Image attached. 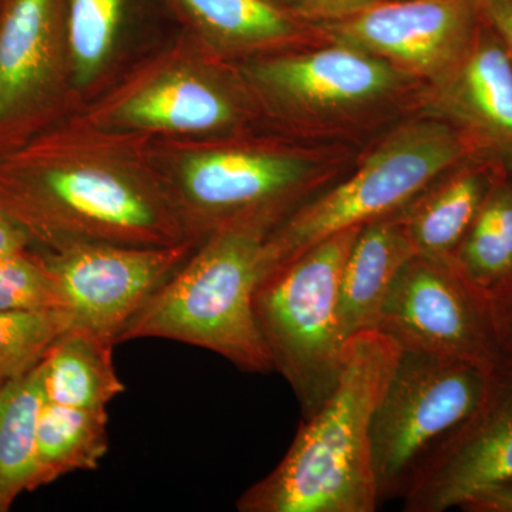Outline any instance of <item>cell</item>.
Segmentation results:
<instances>
[{
    "instance_id": "16",
    "label": "cell",
    "mask_w": 512,
    "mask_h": 512,
    "mask_svg": "<svg viewBox=\"0 0 512 512\" xmlns=\"http://www.w3.org/2000/svg\"><path fill=\"white\" fill-rule=\"evenodd\" d=\"M414 255L403 208L362 225L339 282V320L346 340L377 329L390 286Z\"/></svg>"
},
{
    "instance_id": "21",
    "label": "cell",
    "mask_w": 512,
    "mask_h": 512,
    "mask_svg": "<svg viewBox=\"0 0 512 512\" xmlns=\"http://www.w3.org/2000/svg\"><path fill=\"white\" fill-rule=\"evenodd\" d=\"M202 29L229 46L306 42L318 45L313 26L265 0H175Z\"/></svg>"
},
{
    "instance_id": "22",
    "label": "cell",
    "mask_w": 512,
    "mask_h": 512,
    "mask_svg": "<svg viewBox=\"0 0 512 512\" xmlns=\"http://www.w3.org/2000/svg\"><path fill=\"white\" fill-rule=\"evenodd\" d=\"M451 259L487 295L512 279V168L494 185Z\"/></svg>"
},
{
    "instance_id": "14",
    "label": "cell",
    "mask_w": 512,
    "mask_h": 512,
    "mask_svg": "<svg viewBox=\"0 0 512 512\" xmlns=\"http://www.w3.org/2000/svg\"><path fill=\"white\" fill-rule=\"evenodd\" d=\"M66 0H0V154L42 109Z\"/></svg>"
},
{
    "instance_id": "33",
    "label": "cell",
    "mask_w": 512,
    "mask_h": 512,
    "mask_svg": "<svg viewBox=\"0 0 512 512\" xmlns=\"http://www.w3.org/2000/svg\"><path fill=\"white\" fill-rule=\"evenodd\" d=\"M6 377L3 375H0V386H2V383L5 382Z\"/></svg>"
},
{
    "instance_id": "13",
    "label": "cell",
    "mask_w": 512,
    "mask_h": 512,
    "mask_svg": "<svg viewBox=\"0 0 512 512\" xmlns=\"http://www.w3.org/2000/svg\"><path fill=\"white\" fill-rule=\"evenodd\" d=\"M421 109L460 128L478 150L512 163V60L481 19L466 55L426 87Z\"/></svg>"
},
{
    "instance_id": "30",
    "label": "cell",
    "mask_w": 512,
    "mask_h": 512,
    "mask_svg": "<svg viewBox=\"0 0 512 512\" xmlns=\"http://www.w3.org/2000/svg\"><path fill=\"white\" fill-rule=\"evenodd\" d=\"M28 235L0 210V258L28 249Z\"/></svg>"
},
{
    "instance_id": "19",
    "label": "cell",
    "mask_w": 512,
    "mask_h": 512,
    "mask_svg": "<svg viewBox=\"0 0 512 512\" xmlns=\"http://www.w3.org/2000/svg\"><path fill=\"white\" fill-rule=\"evenodd\" d=\"M39 363L0 386V495L10 504L35 490L37 427L46 402Z\"/></svg>"
},
{
    "instance_id": "15",
    "label": "cell",
    "mask_w": 512,
    "mask_h": 512,
    "mask_svg": "<svg viewBox=\"0 0 512 512\" xmlns=\"http://www.w3.org/2000/svg\"><path fill=\"white\" fill-rule=\"evenodd\" d=\"M511 168V161L488 151H478L441 175L403 207L417 254L453 258L488 194Z\"/></svg>"
},
{
    "instance_id": "28",
    "label": "cell",
    "mask_w": 512,
    "mask_h": 512,
    "mask_svg": "<svg viewBox=\"0 0 512 512\" xmlns=\"http://www.w3.org/2000/svg\"><path fill=\"white\" fill-rule=\"evenodd\" d=\"M481 22L493 30L512 60V0H476Z\"/></svg>"
},
{
    "instance_id": "10",
    "label": "cell",
    "mask_w": 512,
    "mask_h": 512,
    "mask_svg": "<svg viewBox=\"0 0 512 512\" xmlns=\"http://www.w3.org/2000/svg\"><path fill=\"white\" fill-rule=\"evenodd\" d=\"M478 26L476 0H383L348 19L313 28L320 42L379 57L427 87L466 55Z\"/></svg>"
},
{
    "instance_id": "31",
    "label": "cell",
    "mask_w": 512,
    "mask_h": 512,
    "mask_svg": "<svg viewBox=\"0 0 512 512\" xmlns=\"http://www.w3.org/2000/svg\"><path fill=\"white\" fill-rule=\"evenodd\" d=\"M265 2L271 3V5L276 6V8L288 10V12L291 13L296 5V0H265Z\"/></svg>"
},
{
    "instance_id": "7",
    "label": "cell",
    "mask_w": 512,
    "mask_h": 512,
    "mask_svg": "<svg viewBox=\"0 0 512 512\" xmlns=\"http://www.w3.org/2000/svg\"><path fill=\"white\" fill-rule=\"evenodd\" d=\"M252 82L293 120L318 134L343 133L423 107L426 86L379 57L338 43L249 67Z\"/></svg>"
},
{
    "instance_id": "29",
    "label": "cell",
    "mask_w": 512,
    "mask_h": 512,
    "mask_svg": "<svg viewBox=\"0 0 512 512\" xmlns=\"http://www.w3.org/2000/svg\"><path fill=\"white\" fill-rule=\"evenodd\" d=\"M458 508L466 512H512V481L484 488Z\"/></svg>"
},
{
    "instance_id": "18",
    "label": "cell",
    "mask_w": 512,
    "mask_h": 512,
    "mask_svg": "<svg viewBox=\"0 0 512 512\" xmlns=\"http://www.w3.org/2000/svg\"><path fill=\"white\" fill-rule=\"evenodd\" d=\"M107 410L45 402L37 427L35 490L74 471H92L109 450Z\"/></svg>"
},
{
    "instance_id": "9",
    "label": "cell",
    "mask_w": 512,
    "mask_h": 512,
    "mask_svg": "<svg viewBox=\"0 0 512 512\" xmlns=\"http://www.w3.org/2000/svg\"><path fill=\"white\" fill-rule=\"evenodd\" d=\"M325 154L220 150L198 154L181 174L185 201L212 227L252 218L282 221L335 175Z\"/></svg>"
},
{
    "instance_id": "11",
    "label": "cell",
    "mask_w": 512,
    "mask_h": 512,
    "mask_svg": "<svg viewBox=\"0 0 512 512\" xmlns=\"http://www.w3.org/2000/svg\"><path fill=\"white\" fill-rule=\"evenodd\" d=\"M188 251L184 242L170 247L96 244L40 258L77 325L117 345L121 332L184 264Z\"/></svg>"
},
{
    "instance_id": "2",
    "label": "cell",
    "mask_w": 512,
    "mask_h": 512,
    "mask_svg": "<svg viewBox=\"0 0 512 512\" xmlns=\"http://www.w3.org/2000/svg\"><path fill=\"white\" fill-rule=\"evenodd\" d=\"M278 222L252 218L212 232L128 323L117 345L141 338L177 340L211 350L245 372L274 370L252 301L265 239Z\"/></svg>"
},
{
    "instance_id": "1",
    "label": "cell",
    "mask_w": 512,
    "mask_h": 512,
    "mask_svg": "<svg viewBox=\"0 0 512 512\" xmlns=\"http://www.w3.org/2000/svg\"><path fill=\"white\" fill-rule=\"evenodd\" d=\"M399 355L380 330L352 336L335 389L305 417L278 467L241 495L238 511L375 512L370 430Z\"/></svg>"
},
{
    "instance_id": "3",
    "label": "cell",
    "mask_w": 512,
    "mask_h": 512,
    "mask_svg": "<svg viewBox=\"0 0 512 512\" xmlns=\"http://www.w3.org/2000/svg\"><path fill=\"white\" fill-rule=\"evenodd\" d=\"M478 151L460 128L436 114L424 111L404 121L366 154L352 174L320 190L271 229L261 279L332 235L402 210Z\"/></svg>"
},
{
    "instance_id": "26",
    "label": "cell",
    "mask_w": 512,
    "mask_h": 512,
    "mask_svg": "<svg viewBox=\"0 0 512 512\" xmlns=\"http://www.w3.org/2000/svg\"><path fill=\"white\" fill-rule=\"evenodd\" d=\"M383 0H296L292 13L311 26L348 19Z\"/></svg>"
},
{
    "instance_id": "5",
    "label": "cell",
    "mask_w": 512,
    "mask_h": 512,
    "mask_svg": "<svg viewBox=\"0 0 512 512\" xmlns=\"http://www.w3.org/2000/svg\"><path fill=\"white\" fill-rule=\"evenodd\" d=\"M360 228L332 235L258 282L254 313L272 366L291 384L305 417L335 389L348 340L338 301L343 265Z\"/></svg>"
},
{
    "instance_id": "12",
    "label": "cell",
    "mask_w": 512,
    "mask_h": 512,
    "mask_svg": "<svg viewBox=\"0 0 512 512\" xmlns=\"http://www.w3.org/2000/svg\"><path fill=\"white\" fill-rule=\"evenodd\" d=\"M512 481V366L500 362L480 407L414 470L403 511L444 512Z\"/></svg>"
},
{
    "instance_id": "24",
    "label": "cell",
    "mask_w": 512,
    "mask_h": 512,
    "mask_svg": "<svg viewBox=\"0 0 512 512\" xmlns=\"http://www.w3.org/2000/svg\"><path fill=\"white\" fill-rule=\"evenodd\" d=\"M74 323L67 311L0 312V375L28 372Z\"/></svg>"
},
{
    "instance_id": "23",
    "label": "cell",
    "mask_w": 512,
    "mask_h": 512,
    "mask_svg": "<svg viewBox=\"0 0 512 512\" xmlns=\"http://www.w3.org/2000/svg\"><path fill=\"white\" fill-rule=\"evenodd\" d=\"M127 0H66L64 26L72 55L74 74L89 82L109 55Z\"/></svg>"
},
{
    "instance_id": "27",
    "label": "cell",
    "mask_w": 512,
    "mask_h": 512,
    "mask_svg": "<svg viewBox=\"0 0 512 512\" xmlns=\"http://www.w3.org/2000/svg\"><path fill=\"white\" fill-rule=\"evenodd\" d=\"M501 362L512 366V279L488 295Z\"/></svg>"
},
{
    "instance_id": "6",
    "label": "cell",
    "mask_w": 512,
    "mask_h": 512,
    "mask_svg": "<svg viewBox=\"0 0 512 512\" xmlns=\"http://www.w3.org/2000/svg\"><path fill=\"white\" fill-rule=\"evenodd\" d=\"M495 369L400 349L370 430L380 501L403 497L420 461L483 403Z\"/></svg>"
},
{
    "instance_id": "8",
    "label": "cell",
    "mask_w": 512,
    "mask_h": 512,
    "mask_svg": "<svg viewBox=\"0 0 512 512\" xmlns=\"http://www.w3.org/2000/svg\"><path fill=\"white\" fill-rule=\"evenodd\" d=\"M377 330L403 350L500 365L490 298L453 259L414 255L397 274Z\"/></svg>"
},
{
    "instance_id": "25",
    "label": "cell",
    "mask_w": 512,
    "mask_h": 512,
    "mask_svg": "<svg viewBox=\"0 0 512 512\" xmlns=\"http://www.w3.org/2000/svg\"><path fill=\"white\" fill-rule=\"evenodd\" d=\"M30 311L70 312L45 262L25 249L0 258V312Z\"/></svg>"
},
{
    "instance_id": "20",
    "label": "cell",
    "mask_w": 512,
    "mask_h": 512,
    "mask_svg": "<svg viewBox=\"0 0 512 512\" xmlns=\"http://www.w3.org/2000/svg\"><path fill=\"white\" fill-rule=\"evenodd\" d=\"M121 119L170 131H210L235 120V107L220 90L197 77L175 74L137 96L120 110Z\"/></svg>"
},
{
    "instance_id": "32",
    "label": "cell",
    "mask_w": 512,
    "mask_h": 512,
    "mask_svg": "<svg viewBox=\"0 0 512 512\" xmlns=\"http://www.w3.org/2000/svg\"><path fill=\"white\" fill-rule=\"evenodd\" d=\"M10 505L12 504L8 503V501L0 495V512L9 511Z\"/></svg>"
},
{
    "instance_id": "4",
    "label": "cell",
    "mask_w": 512,
    "mask_h": 512,
    "mask_svg": "<svg viewBox=\"0 0 512 512\" xmlns=\"http://www.w3.org/2000/svg\"><path fill=\"white\" fill-rule=\"evenodd\" d=\"M0 210L53 252L83 245L170 247L177 225L153 195L110 171L47 164L37 153L0 160Z\"/></svg>"
},
{
    "instance_id": "17",
    "label": "cell",
    "mask_w": 512,
    "mask_h": 512,
    "mask_svg": "<svg viewBox=\"0 0 512 512\" xmlns=\"http://www.w3.org/2000/svg\"><path fill=\"white\" fill-rule=\"evenodd\" d=\"M116 343L74 323L40 360L46 402L84 410H106L126 390L113 363Z\"/></svg>"
}]
</instances>
